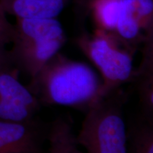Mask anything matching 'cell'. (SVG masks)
<instances>
[{"mask_svg": "<svg viewBox=\"0 0 153 153\" xmlns=\"http://www.w3.org/2000/svg\"><path fill=\"white\" fill-rule=\"evenodd\" d=\"M42 106L85 110L102 94V79L89 65L57 53L26 85Z\"/></svg>", "mask_w": 153, "mask_h": 153, "instance_id": "cell-1", "label": "cell"}, {"mask_svg": "<svg viewBox=\"0 0 153 153\" xmlns=\"http://www.w3.org/2000/svg\"><path fill=\"white\" fill-rule=\"evenodd\" d=\"M122 88L101 94L85 110L76 138L87 152H127L124 106L128 93Z\"/></svg>", "mask_w": 153, "mask_h": 153, "instance_id": "cell-2", "label": "cell"}, {"mask_svg": "<svg viewBox=\"0 0 153 153\" xmlns=\"http://www.w3.org/2000/svg\"><path fill=\"white\" fill-rule=\"evenodd\" d=\"M66 42L65 31L57 18H16L9 52L15 68L31 78Z\"/></svg>", "mask_w": 153, "mask_h": 153, "instance_id": "cell-3", "label": "cell"}, {"mask_svg": "<svg viewBox=\"0 0 153 153\" xmlns=\"http://www.w3.org/2000/svg\"><path fill=\"white\" fill-rule=\"evenodd\" d=\"M74 43L98 69L102 79V94L133 82L135 50L115 32L99 30L94 34L82 33Z\"/></svg>", "mask_w": 153, "mask_h": 153, "instance_id": "cell-4", "label": "cell"}, {"mask_svg": "<svg viewBox=\"0 0 153 153\" xmlns=\"http://www.w3.org/2000/svg\"><path fill=\"white\" fill-rule=\"evenodd\" d=\"M16 68L0 69V120L25 121L33 119L41 105L18 79Z\"/></svg>", "mask_w": 153, "mask_h": 153, "instance_id": "cell-5", "label": "cell"}, {"mask_svg": "<svg viewBox=\"0 0 153 153\" xmlns=\"http://www.w3.org/2000/svg\"><path fill=\"white\" fill-rule=\"evenodd\" d=\"M48 123L39 118L25 121L0 120V153H42Z\"/></svg>", "mask_w": 153, "mask_h": 153, "instance_id": "cell-6", "label": "cell"}, {"mask_svg": "<svg viewBox=\"0 0 153 153\" xmlns=\"http://www.w3.org/2000/svg\"><path fill=\"white\" fill-rule=\"evenodd\" d=\"M115 33L135 50L153 36V0H120Z\"/></svg>", "mask_w": 153, "mask_h": 153, "instance_id": "cell-7", "label": "cell"}, {"mask_svg": "<svg viewBox=\"0 0 153 153\" xmlns=\"http://www.w3.org/2000/svg\"><path fill=\"white\" fill-rule=\"evenodd\" d=\"M69 0H0L6 14L20 19L57 18Z\"/></svg>", "mask_w": 153, "mask_h": 153, "instance_id": "cell-8", "label": "cell"}, {"mask_svg": "<svg viewBox=\"0 0 153 153\" xmlns=\"http://www.w3.org/2000/svg\"><path fill=\"white\" fill-rule=\"evenodd\" d=\"M133 83L139 97V114L153 120V48L142 49V60L135 69Z\"/></svg>", "mask_w": 153, "mask_h": 153, "instance_id": "cell-9", "label": "cell"}, {"mask_svg": "<svg viewBox=\"0 0 153 153\" xmlns=\"http://www.w3.org/2000/svg\"><path fill=\"white\" fill-rule=\"evenodd\" d=\"M46 141L49 153H82L71 122L62 116L48 123Z\"/></svg>", "mask_w": 153, "mask_h": 153, "instance_id": "cell-10", "label": "cell"}, {"mask_svg": "<svg viewBox=\"0 0 153 153\" xmlns=\"http://www.w3.org/2000/svg\"><path fill=\"white\" fill-rule=\"evenodd\" d=\"M127 152H153V120L138 114L126 124Z\"/></svg>", "mask_w": 153, "mask_h": 153, "instance_id": "cell-11", "label": "cell"}, {"mask_svg": "<svg viewBox=\"0 0 153 153\" xmlns=\"http://www.w3.org/2000/svg\"><path fill=\"white\" fill-rule=\"evenodd\" d=\"M92 9L99 30L115 32L120 12V0H92Z\"/></svg>", "mask_w": 153, "mask_h": 153, "instance_id": "cell-12", "label": "cell"}, {"mask_svg": "<svg viewBox=\"0 0 153 153\" xmlns=\"http://www.w3.org/2000/svg\"><path fill=\"white\" fill-rule=\"evenodd\" d=\"M14 35V25L9 22L0 4V44L11 43Z\"/></svg>", "mask_w": 153, "mask_h": 153, "instance_id": "cell-13", "label": "cell"}, {"mask_svg": "<svg viewBox=\"0 0 153 153\" xmlns=\"http://www.w3.org/2000/svg\"><path fill=\"white\" fill-rule=\"evenodd\" d=\"M16 68L11 60L10 52L6 48V45L0 44V69Z\"/></svg>", "mask_w": 153, "mask_h": 153, "instance_id": "cell-14", "label": "cell"}, {"mask_svg": "<svg viewBox=\"0 0 153 153\" xmlns=\"http://www.w3.org/2000/svg\"><path fill=\"white\" fill-rule=\"evenodd\" d=\"M91 1L92 0H74L75 8L80 16H85L90 10Z\"/></svg>", "mask_w": 153, "mask_h": 153, "instance_id": "cell-15", "label": "cell"}]
</instances>
